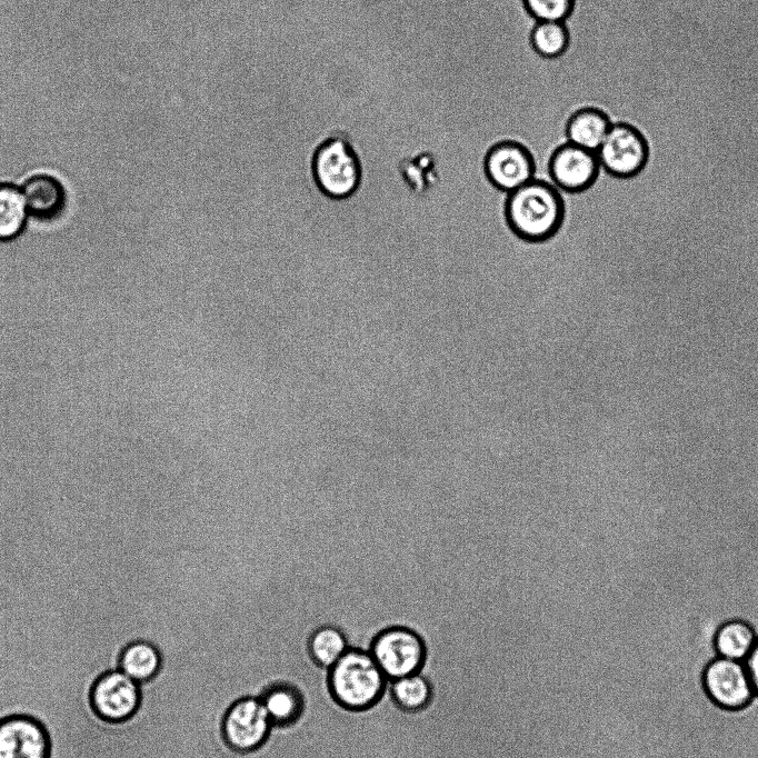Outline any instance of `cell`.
Here are the masks:
<instances>
[{"label":"cell","instance_id":"cell-1","mask_svg":"<svg viewBox=\"0 0 758 758\" xmlns=\"http://www.w3.org/2000/svg\"><path fill=\"white\" fill-rule=\"evenodd\" d=\"M309 170L321 196L332 201L355 198L365 180L361 151L343 131H333L313 148Z\"/></svg>","mask_w":758,"mask_h":758},{"label":"cell","instance_id":"cell-2","mask_svg":"<svg viewBox=\"0 0 758 758\" xmlns=\"http://www.w3.org/2000/svg\"><path fill=\"white\" fill-rule=\"evenodd\" d=\"M327 682L339 706L361 711L373 707L383 697L389 680L369 650L349 647L328 669Z\"/></svg>","mask_w":758,"mask_h":758},{"label":"cell","instance_id":"cell-3","mask_svg":"<svg viewBox=\"0 0 758 758\" xmlns=\"http://www.w3.org/2000/svg\"><path fill=\"white\" fill-rule=\"evenodd\" d=\"M507 216L512 229L522 238L542 240L552 235L561 219V201L557 188L531 180L509 195Z\"/></svg>","mask_w":758,"mask_h":758},{"label":"cell","instance_id":"cell-4","mask_svg":"<svg viewBox=\"0 0 758 758\" xmlns=\"http://www.w3.org/2000/svg\"><path fill=\"white\" fill-rule=\"evenodd\" d=\"M369 652L389 681L420 672L427 659L425 639L417 630L402 625L380 630Z\"/></svg>","mask_w":758,"mask_h":758},{"label":"cell","instance_id":"cell-5","mask_svg":"<svg viewBox=\"0 0 758 758\" xmlns=\"http://www.w3.org/2000/svg\"><path fill=\"white\" fill-rule=\"evenodd\" d=\"M702 690L709 701L727 712L748 708L756 695L744 661L715 656L700 675Z\"/></svg>","mask_w":758,"mask_h":758},{"label":"cell","instance_id":"cell-6","mask_svg":"<svg viewBox=\"0 0 758 758\" xmlns=\"http://www.w3.org/2000/svg\"><path fill=\"white\" fill-rule=\"evenodd\" d=\"M272 727L259 697L245 696L227 708L221 721V735L232 750L250 752L267 741Z\"/></svg>","mask_w":758,"mask_h":758},{"label":"cell","instance_id":"cell-7","mask_svg":"<svg viewBox=\"0 0 758 758\" xmlns=\"http://www.w3.org/2000/svg\"><path fill=\"white\" fill-rule=\"evenodd\" d=\"M90 706L98 718L110 724L130 720L142 702V687L120 669L96 679L89 694Z\"/></svg>","mask_w":758,"mask_h":758},{"label":"cell","instance_id":"cell-8","mask_svg":"<svg viewBox=\"0 0 758 758\" xmlns=\"http://www.w3.org/2000/svg\"><path fill=\"white\" fill-rule=\"evenodd\" d=\"M596 153L599 164L608 172L617 177H631L645 167L649 143L634 124L615 121Z\"/></svg>","mask_w":758,"mask_h":758},{"label":"cell","instance_id":"cell-9","mask_svg":"<svg viewBox=\"0 0 758 758\" xmlns=\"http://www.w3.org/2000/svg\"><path fill=\"white\" fill-rule=\"evenodd\" d=\"M50 737L37 719L13 715L0 720V758H49Z\"/></svg>","mask_w":758,"mask_h":758},{"label":"cell","instance_id":"cell-10","mask_svg":"<svg viewBox=\"0 0 758 758\" xmlns=\"http://www.w3.org/2000/svg\"><path fill=\"white\" fill-rule=\"evenodd\" d=\"M486 171L498 188L512 192L532 180L533 166L528 151L518 143L495 146L486 158Z\"/></svg>","mask_w":758,"mask_h":758},{"label":"cell","instance_id":"cell-11","mask_svg":"<svg viewBox=\"0 0 758 758\" xmlns=\"http://www.w3.org/2000/svg\"><path fill=\"white\" fill-rule=\"evenodd\" d=\"M599 169L597 153L570 142L560 147L550 161V174L557 188L578 191L587 188Z\"/></svg>","mask_w":758,"mask_h":758},{"label":"cell","instance_id":"cell-12","mask_svg":"<svg viewBox=\"0 0 758 758\" xmlns=\"http://www.w3.org/2000/svg\"><path fill=\"white\" fill-rule=\"evenodd\" d=\"M258 697L273 726H291L296 724L305 712V694L300 686L293 681H273L266 686Z\"/></svg>","mask_w":758,"mask_h":758},{"label":"cell","instance_id":"cell-13","mask_svg":"<svg viewBox=\"0 0 758 758\" xmlns=\"http://www.w3.org/2000/svg\"><path fill=\"white\" fill-rule=\"evenodd\" d=\"M21 191L28 212L37 219H54L64 208V189L61 182L50 174L30 177Z\"/></svg>","mask_w":758,"mask_h":758},{"label":"cell","instance_id":"cell-14","mask_svg":"<svg viewBox=\"0 0 758 758\" xmlns=\"http://www.w3.org/2000/svg\"><path fill=\"white\" fill-rule=\"evenodd\" d=\"M757 639L758 634L749 621L732 618L717 627L712 636V647L718 657L744 661Z\"/></svg>","mask_w":758,"mask_h":758},{"label":"cell","instance_id":"cell-15","mask_svg":"<svg viewBox=\"0 0 758 758\" xmlns=\"http://www.w3.org/2000/svg\"><path fill=\"white\" fill-rule=\"evenodd\" d=\"M612 124L609 116L597 108L576 112L567 124L568 141L586 150L597 152Z\"/></svg>","mask_w":758,"mask_h":758},{"label":"cell","instance_id":"cell-16","mask_svg":"<svg viewBox=\"0 0 758 758\" xmlns=\"http://www.w3.org/2000/svg\"><path fill=\"white\" fill-rule=\"evenodd\" d=\"M161 667L160 649L146 639L128 644L119 657V669L140 685L156 678Z\"/></svg>","mask_w":758,"mask_h":758},{"label":"cell","instance_id":"cell-17","mask_svg":"<svg viewBox=\"0 0 758 758\" xmlns=\"http://www.w3.org/2000/svg\"><path fill=\"white\" fill-rule=\"evenodd\" d=\"M388 691L396 707L407 714L425 710L432 700V685L422 672L389 681Z\"/></svg>","mask_w":758,"mask_h":758},{"label":"cell","instance_id":"cell-18","mask_svg":"<svg viewBox=\"0 0 758 758\" xmlns=\"http://www.w3.org/2000/svg\"><path fill=\"white\" fill-rule=\"evenodd\" d=\"M350 647L347 635L335 625L316 628L308 638V652L319 667L329 669Z\"/></svg>","mask_w":758,"mask_h":758},{"label":"cell","instance_id":"cell-19","mask_svg":"<svg viewBox=\"0 0 758 758\" xmlns=\"http://www.w3.org/2000/svg\"><path fill=\"white\" fill-rule=\"evenodd\" d=\"M28 215L22 191L12 183H0V241L17 238L26 227Z\"/></svg>","mask_w":758,"mask_h":758},{"label":"cell","instance_id":"cell-20","mask_svg":"<svg viewBox=\"0 0 758 758\" xmlns=\"http://www.w3.org/2000/svg\"><path fill=\"white\" fill-rule=\"evenodd\" d=\"M533 49L543 57L561 54L568 44V32L560 21H538L531 32Z\"/></svg>","mask_w":758,"mask_h":758},{"label":"cell","instance_id":"cell-21","mask_svg":"<svg viewBox=\"0 0 758 758\" xmlns=\"http://www.w3.org/2000/svg\"><path fill=\"white\" fill-rule=\"evenodd\" d=\"M528 12L537 21L562 22L571 12L574 0H523Z\"/></svg>","mask_w":758,"mask_h":758},{"label":"cell","instance_id":"cell-22","mask_svg":"<svg viewBox=\"0 0 758 758\" xmlns=\"http://www.w3.org/2000/svg\"><path fill=\"white\" fill-rule=\"evenodd\" d=\"M744 662L747 668L756 698H758V639Z\"/></svg>","mask_w":758,"mask_h":758}]
</instances>
